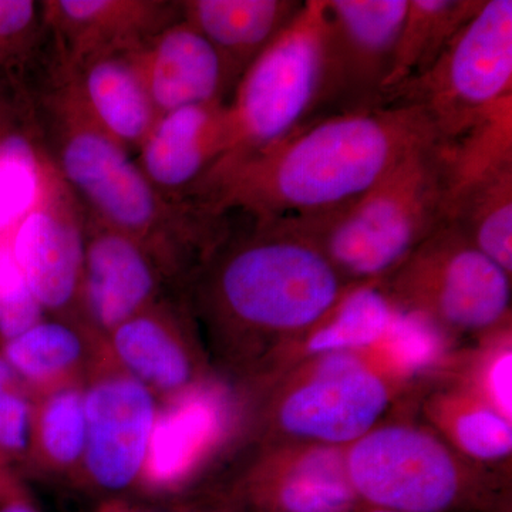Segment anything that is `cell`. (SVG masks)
Listing matches in <instances>:
<instances>
[{
	"mask_svg": "<svg viewBox=\"0 0 512 512\" xmlns=\"http://www.w3.org/2000/svg\"><path fill=\"white\" fill-rule=\"evenodd\" d=\"M437 140L421 110L377 104L313 117L266 146L218 161L187 201L212 217L291 221L342 207Z\"/></svg>",
	"mask_w": 512,
	"mask_h": 512,
	"instance_id": "6da1fadb",
	"label": "cell"
},
{
	"mask_svg": "<svg viewBox=\"0 0 512 512\" xmlns=\"http://www.w3.org/2000/svg\"><path fill=\"white\" fill-rule=\"evenodd\" d=\"M60 69L28 90L50 167L96 220L144 242L175 271L191 255L205 258L225 218L161 194L136 157L90 117Z\"/></svg>",
	"mask_w": 512,
	"mask_h": 512,
	"instance_id": "7a4b0ae2",
	"label": "cell"
},
{
	"mask_svg": "<svg viewBox=\"0 0 512 512\" xmlns=\"http://www.w3.org/2000/svg\"><path fill=\"white\" fill-rule=\"evenodd\" d=\"M227 228L205 256L202 309L228 332L288 335L313 328L345 298L346 282L309 239L284 222ZM349 286V285H348Z\"/></svg>",
	"mask_w": 512,
	"mask_h": 512,
	"instance_id": "3957f363",
	"label": "cell"
},
{
	"mask_svg": "<svg viewBox=\"0 0 512 512\" xmlns=\"http://www.w3.org/2000/svg\"><path fill=\"white\" fill-rule=\"evenodd\" d=\"M446 195L436 140L403 158L356 200L322 214L279 222L309 239L346 284L373 285L392 275L446 222Z\"/></svg>",
	"mask_w": 512,
	"mask_h": 512,
	"instance_id": "277c9868",
	"label": "cell"
},
{
	"mask_svg": "<svg viewBox=\"0 0 512 512\" xmlns=\"http://www.w3.org/2000/svg\"><path fill=\"white\" fill-rule=\"evenodd\" d=\"M512 99V2L483 0L426 73L380 104L421 110L437 141L463 133Z\"/></svg>",
	"mask_w": 512,
	"mask_h": 512,
	"instance_id": "5b68a950",
	"label": "cell"
},
{
	"mask_svg": "<svg viewBox=\"0 0 512 512\" xmlns=\"http://www.w3.org/2000/svg\"><path fill=\"white\" fill-rule=\"evenodd\" d=\"M325 87V3L306 0L229 97L234 147L228 154L274 143L318 117Z\"/></svg>",
	"mask_w": 512,
	"mask_h": 512,
	"instance_id": "8992f818",
	"label": "cell"
},
{
	"mask_svg": "<svg viewBox=\"0 0 512 512\" xmlns=\"http://www.w3.org/2000/svg\"><path fill=\"white\" fill-rule=\"evenodd\" d=\"M404 312L453 328L487 329L507 316L511 275L444 222L392 275Z\"/></svg>",
	"mask_w": 512,
	"mask_h": 512,
	"instance_id": "52a82bcc",
	"label": "cell"
},
{
	"mask_svg": "<svg viewBox=\"0 0 512 512\" xmlns=\"http://www.w3.org/2000/svg\"><path fill=\"white\" fill-rule=\"evenodd\" d=\"M346 470L357 497L375 508L450 512L463 501L460 471L446 447L424 431H369L350 448Z\"/></svg>",
	"mask_w": 512,
	"mask_h": 512,
	"instance_id": "ba28073f",
	"label": "cell"
},
{
	"mask_svg": "<svg viewBox=\"0 0 512 512\" xmlns=\"http://www.w3.org/2000/svg\"><path fill=\"white\" fill-rule=\"evenodd\" d=\"M84 410L80 477L104 493L138 487L156 423V397L110 356L106 343L84 382Z\"/></svg>",
	"mask_w": 512,
	"mask_h": 512,
	"instance_id": "9c48e42d",
	"label": "cell"
},
{
	"mask_svg": "<svg viewBox=\"0 0 512 512\" xmlns=\"http://www.w3.org/2000/svg\"><path fill=\"white\" fill-rule=\"evenodd\" d=\"M326 87L323 114L377 106L409 0H323Z\"/></svg>",
	"mask_w": 512,
	"mask_h": 512,
	"instance_id": "30bf717a",
	"label": "cell"
},
{
	"mask_svg": "<svg viewBox=\"0 0 512 512\" xmlns=\"http://www.w3.org/2000/svg\"><path fill=\"white\" fill-rule=\"evenodd\" d=\"M10 245L43 312L77 322L86 248L84 210L53 168L39 201L13 229Z\"/></svg>",
	"mask_w": 512,
	"mask_h": 512,
	"instance_id": "8fae6325",
	"label": "cell"
},
{
	"mask_svg": "<svg viewBox=\"0 0 512 512\" xmlns=\"http://www.w3.org/2000/svg\"><path fill=\"white\" fill-rule=\"evenodd\" d=\"M84 210V208H83ZM84 265L77 322L100 338L161 301L177 271L144 242L84 210Z\"/></svg>",
	"mask_w": 512,
	"mask_h": 512,
	"instance_id": "7c38bea8",
	"label": "cell"
},
{
	"mask_svg": "<svg viewBox=\"0 0 512 512\" xmlns=\"http://www.w3.org/2000/svg\"><path fill=\"white\" fill-rule=\"evenodd\" d=\"M387 402L389 393L375 373L348 353H329L311 382L286 397L279 421L301 439L356 443L375 426Z\"/></svg>",
	"mask_w": 512,
	"mask_h": 512,
	"instance_id": "4fadbf2b",
	"label": "cell"
},
{
	"mask_svg": "<svg viewBox=\"0 0 512 512\" xmlns=\"http://www.w3.org/2000/svg\"><path fill=\"white\" fill-rule=\"evenodd\" d=\"M57 60L63 69L147 45L183 18L171 0H42Z\"/></svg>",
	"mask_w": 512,
	"mask_h": 512,
	"instance_id": "5bb4252c",
	"label": "cell"
},
{
	"mask_svg": "<svg viewBox=\"0 0 512 512\" xmlns=\"http://www.w3.org/2000/svg\"><path fill=\"white\" fill-rule=\"evenodd\" d=\"M234 147L228 101L184 107L158 116L136 153L137 164L161 194L188 195Z\"/></svg>",
	"mask_w": 512,
	"mask_h": 512,
	"instance_id": "9a60e30c",
	"label": "cell"
},
{
	"mask_svg": "<svg viewBox=\"0 0 512 512\" xmlns=\"http://www.w3.org/2000/svg\"><path fill=\"white\" fill-rule=\"evenodd\" d=\"M136 59L158 116L231 97L217 50L183 18L136 50Z\"/></svg>",
	"mask_w": 512,
	"mask_h": 512,
	"instance_id": "2e32d148",
	"label": "cell"
},
{
	"mask_svg": "<svg viewBox=\"0 0 512 512\" xmlns=\"http://www.w3.org/2000/svg\"><path fill=\"white\" fill-rule=\"evenodd\" d=\"M222 429L224 407L214 393L191 386L164 399L138 487L154 494L181 490L220 439Z\"/></svg>",
	"mask_w": 512,
	"mask_h": 512,
	"instance_id": "e0dca14e",
	"label": "cell"
},
{
	"mask_svg": "<svg viewBox=\"0 0 512 512\" xmlns=\"http://www.w3.org/2000/svg\"><path fill=\"white\" fill-rule=\"evenodd\" d=\"M104 343L126 372L163 399L194 386L197 365L183 315L165 298L111 330Z\"/></svg>",
	"mask_w": 512,
	"mask_h": 512,
	"instance_id": "ac0fdd59",
	"label": "cell"
},
{
	"mask_svg": "<svg viewBox=\"0 0 512 512\" xmlns=\"http://www.w3.org/2000/svg\"><path fill=\"white\" fill-rule=\"evenodd\" d=\"M63 72L90 117L136 154L158 119L136 50L90 57Z\"/></svg>",
	"mask_w": 512,
	"mask_h": 512,
	"instance_id": "d6986e66",
	"label": "cell"
},
{
	"mask_svg": "<svg viewBox=\"0 0 512 512\" xmlns=\"http://www.w3.org/2000/svg\"><path fill=\"white\" fill-rule=\"evenodd\" d=\"M180 5L185 22L217 50L234 92L245 70L292 22L303 2L183 0Z\"/></svg>",
	"mask_w": 512,
	"mask_h": 512,
	"instance_id": "ffe728a7",
	"label": "cell"
},
{
	"mask_svg": "<svg viewBox=\"0 0 512 512\" xmlns=\"http://www.w3.org/2000/svg\"><path fill=\"white\" fill-rule=\"evenodd\" d=\"M50 171L28 90L0 79V235L35 207Z\"/></svg>",
	"mask_w": 512,
	"mask_h": 512,
	"instance_id": "44dd1931",
	"label": "cell"
},
{
	"mask_svg": "<svg viewBox=\"0 0 512 512\" xmlns=\"http://www.w3.org/2000/svg\"><path fill=\"white\" fill-rule=\"evenodd\" d=\"M104 348V339L72 320H40L0 345V353L35 394L84 382Z\"/></svg>",
	"mask_w": 512,
	"mask_h": 512,
	"instance_id": "7402d4cb",
	"label": "cell"
},
{
	"mask_svg": "<svg viewBox=\"0 0 512 512\" xmlns=\"http://www.w3.org/2000/svg\"><path fill=\"white\" fill-rule=\"evenodd\" d=\"M481 2L483 0H409L392 66L377 104L426 73L461 26L480 8Z\"/></svg>",
	"mask_w": 512,
	"mask_h": 512,
	"instance_id": "603a6c76",
	"label": "cell"
},
{
	"mask_svg": "<svg viewBox=\"0 0 512 512\" xmlns=\"http://www.w3.org/2000/svg\"><path fill=\"white\" fill-rule=\"evenodd\" d=\"M84 382L67 383L32 394L28 467L47 473L82 476L86 448Z\"/></svg>",
	"mask_w": 512,
	"mask_h": 512,
	"instance_id": "cb8c5ba5",
	"label": "cell"
},
{
	"mask_svg": "<svg viewBox=\"0 0 512 512\" xmlns=\"http://www.w3.org/2000/svg\"><path fill=\"white\" fill-rule=\"evenodd\" d=\"M446 222L507 274L512 272V165L458 192Z\"/></svg>",
	"mask_w": 512,
	"mask_h": 512,
	"instance_id": "d4e9b609",
	"label": "cell"
},
{
	"mask_svg": "<svg viewBox=\"0 0 512 512\" xmlns=\"http://www.w3.org/2000/svg\"><path fill=\"white\" fill-rule=\"evenodd\" d=\"M252 497L264 512H348L357 500L346 463L326 450L308 454L279 483L256 487Z\"/></svg>",
	"mask_w": 512,
	"mask_h": 512,
	"instance_id": "484cf974",
	"label": "cell"
},
{
	"mask_svg": "<svg viewBox=\"0 0 512 512\" xmlns=\"http://www.w3.org/2000/svg\"><path fill=\"white\" fill-rule=\"evenodd\" d=\"M57 63L42 2L0 0V79L28 90Z\"/></svg>",
	"mask_w": 512,
	"mask_h": 512,
	"instance_id": "4316f807",
	"label": "cell"
},
{
	"mask_svg": "<svg viewBox=\"0 0 512 512\" xmlns=\"http://www.w3.org/2000/svg\"><path fill=\"white\" fill-rule=\"evenodd\" d=\"M328 325L313 333L308 343L313 355L366 348L382 339L392 323L389 299L373 285L355 286L335 308Z\"/></svg>",
	"mask_w": 512,
	"mask_h": 512,
	"instance_id": "83f0119b",
	"label": "cell"
},
{
	"mask_svg": "<svg viewBox=\"0 0 512 512\" xmlns=\"http://www.w3.org/2000/svg\"><path fill=\"white\" fill-rule=\"evenodd\" d=\"M32 393L0 353V463L28 468L32 441Z\"/></svg>",
	"mask_w": 512,
	"mask_h": 512,
	"instance_id": "f1b7e54d",
	"label": "cell"
},
{
	"mask_svg": "<svg viewBox=\"0 0 512 512\" xmlns=\"http://www.w3.org/2000/svg\"><path fill=\"white\" fill-rule=\"evenodd\" d=\"M8 235H0V345L43 320V309L23 281Z\"/></svg>",
	"mask_w": 512,
	"mask_h": 512,
	"instance_id": "f546056e",
	"label": "cell"
},
{
	"mask_svg": "<svg viewBox=\"0 0 512 512\" xmlns=\"http://www.w3.org/2000/svg\"><path fill=\"white\" fill-rule=\"evenodd\" d=\"M458 443L471 456L480 460H500L512 450L510 420L490 409L464 414L457 421Z\"/></svg>",
	"mask_w": 512,
	"mask_h": 512,
	"instance_id": "4dcf8cb0",
	"label": "cell"
},
{
	"mask_svg": "<svg viewBox=\"0 0 512 512\" xmlns=\"http://www.w3.org/2000/svg\"><path fill=\"white\" fill-rule=\"evenodd\" d=\"M386 335L397 359L406 366L426 365L439 353L440 340L430 319L412 312H394Z\"/></svg>",
	"mask_w": 512,
	"mask_h": 512,
	"instance_id": "1f68e13d",
	"label": "cell"
},
{
	"mask_svg": "<svg viewBox=\"0 0 512 512\" xmlns=\"http://www.w3.org/2000/svg\"><path fill=\"white\" fill-rule=\"evenodd\" d=\"M0 512H39L22 478L8 467L0 468Z\"/></svg>",
	"mask_w": 512,
	"mask_h": 512,
	"instance_id": "d6a6232c",
	"label": "cell"
},
{
	"mask_svg": "<svg viewBox=\"0 0 512 512\" xmlns=\"http://www.w3.org/2000/svg\"><path fill=\"white\" fill-rule=\"evenodd\" d=\"M511 375L512 355L511 352H508L498 357L490 376L491 393H493L495 403H497L500 413L508 420L511 419L512 413Z\"/></svg>",
	"mask_w": 512,
	"mask_h": 512,
	"instance_id": "836d02e7",
	"label": "cell"
},
{
	"mask_svg": "<svg viewBox=\"0 0 512 512\" xmlns=\"http://www.w3.org/2000/svg\"><path fill=\"white\" fill-rule=\"evenodd\" d=\"M97 512H148L140 510V508L133 507L121 501H109V503L101 505Z\"/></svg>",
	"mask_w": 512,
	"mask_h": 512,
	"instance_id": "e575fe53",
	"label": "cell"
},
{
	"mask_svg": "<svg viewBox=\"0 0 512 512\" xmlns=\"http://www.w3.org/2000/svg\"><path fill=\"white\" fill-rule=\"evenodd\" d=\"M180 512H245L239 510H232V508H220L214 507L212 510H207L205 507H197V505H191V507H181ZM256 512V511H255ZM258 512H264L259 510Z\"/></svg>",
	"mask_w": 512,
	"mask_h": 512,
	"instance_id": "d590c367",
	"label": "cell"
},
{
	"mask_svg": "<svg viewBox=\"0 0 512 512\" xmlns=\"http://www.w3.org/2000/svg\"><path fill=\"white\" fill-rule=\"evenodd\" d=\"M367 512H403V511L386 510V508H373V510H370Z\"/></svg>",
	"mask_w": 512,
	"mask_h": 512,
	"instance_id": "8d00e7d4",
	"label": "cell"
},
{
	"mask_svg": "<svg viewBox=\"0 0 512 512\" xmlns=\"http://www.w3.org/2000/svg\"><path fill=\"white\" fill-rule=\"evenodd\" d=\"M3 467H6V466H3V464H2V463H0V468H3ZM8 468H9V467H8Z\"/></svg>",
	"mask_w": 512,
	"mask_h": 512,
	"instance_id": "74e56055",
	"label": "cell"
}]
</instances>
